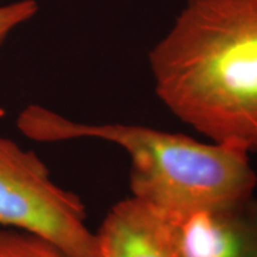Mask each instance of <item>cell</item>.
Masks as SVG:
<instances>
[{"instance_id": "cell-1", "label": "cell", "mask_w": 257, "mask_h": 257, "mask_svg": "<svg viewBox=\"0 0 257 257\" xmlns=\"http://www.w3.org/2000/svg\"><path fill=\"white\" fill-rule=\"evenodd\" d=\"M150 67L179 119L214 143L257 152V0H188Z\"/></svg>"}, {"instance_id": "cell-2", "label": "cell", "mask_w": 257, "mask_h": 257, "mask_svg": "<svg viewBox=\"0 0 257 257\" xmlns=\"http://www.w3.org/2000/svg\"><path fill=\"white\" fill-rule=\"evenodd\" d=\"M17 125L37 142L96 138L123 148L133 197L161 211L245 200L257 185L249 153L225 144L141 125L78 123L40 105L25 107Z\"/></svg>"}, {"instance_id": "cell-3", "label": "cell", "mask_w": 257, "mask_h": 257, "mask_svg": "<svg viewBox=\"0 0 257 257\" xmlns=\"http://www.w3.org/2000/svg\"><path fill=\"white\" fill-rule=\"evenodd\" d=\"M79 195L57 186L31 150L0 136V226L36 233L70 257H98Z\"/></svg>"}, {"instance_id": "cell-4", "label": "cell", "mask_w": 257, "mask_h": 257, "mask_svg": "<svg viewBox=\"0 0 257 257\" xmlns=\"http://www.w3.org/2000/svg\"><path fill=\"white\" fill-rule=\"evenodd\" d=\"M173 257H257V202L162 211Z\"/></svg>"}, {"instance_id": "cell-5", "label": "cell", "mask_w": 257, "mask_h": 257, "mask_svg": "<svg viewBox=\"0 0 257 257\" xmlns=\"http://www.w3.org/2000/svg\"><path fill=\"white\" fill-rule=\"evenodd\" d=\"M95 237L98 257H173L162 211L135 197L108 211Z\"/></svg>"}, {"instance_id": "cell-6", "label": "cell", "mask_w": 257, "mask_h": 257, "mask_svg": "<svg viewBox=\"0 0 257 257\" xmlns=\"http://www.w3.org/2000/svg\"><path fill=\"white\" fill-rule=\"evenodd\" d=\"M0 257H70L43 237L16 227L0 226Z\"/></svg>"}, {"instance_id": "cell-7", "label": "cell", "mask_w": 257, "mask_h": 257, "mask_svg": "<svg viewBox=\"0 0 257 257\" xmlns=\"http://www.w3.org/2000/svg\"><path fill=\"white\" fill-rule=\"evenodd\" d=\"M38 11L35 0H16L0 5V47L16 29L30 21Z\"/></svg>"}]
</instances>
